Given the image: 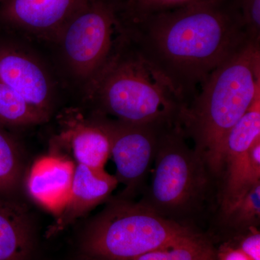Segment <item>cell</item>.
Returning a JSON list of instances; mask_svg holds the SVG:
<instances>
[{
	"label": "cell",
	"mask_w": 260,
	"mask_h": 260,
	"mask_svg": "<svg viewBox=\"0 0 260 260\" xmlns=\"http://www.w3.org/2000/svg\"><path fill=\"white\" fill-rule=\"evenodd\" d=\"M119 31L186 107L210 74L249 42L237 0L207 2L150 15Z\"/></svg>",
	"instance_id": "1"
},
{
	"label": "cell",
	"mask_w": 260,
	"mask_h": 260,
	"mask_svg": "<svg viewBox=\"0 0 260 260\" xmlns=\"http://www.w3.org/2000/svg\"><path fill=\"white\" fill-rule=\"evenodd\" d=\"M260 95V44L248 42L214 70L184 108L179 124L215 176L223 173L224 142Z\"/></svg>",
	"instance_id": "2"
},
{
	"label": "cell",
	"mask_w": 260,
	"mask_h": 260,
	"mask_svg": "<svg viewBox=\"0 0 260 260\" xmlns=\"http://www.w3.org/2000/svg\"><path fill=\"white\" fill-rule=\"evenodd\" d=\"M112 51L87 83L99 115L135 124L179 123L184 106L167 80L122 32Z\"/></svg>",
	"instance_id": "3"
},
{
	"label": "cell",
	"mask_w": 260,
	"mask_h": 260,
	"mask_svg": "<svg viewBox=\"0 0 260 260\" xmlns=\"http://www.w3.org/2000/svg\"><path fill=\"white\" fill-rule=\"evenodd\" d=\"M200 234L143 204L118 199L94 219L83 249L93 260H134Z\"/></svg>",
	"instance_id": "4"
},
{
	"label": "cell",
	"mask_w": 260,
	"mask_h": 260,
	"mask_svg": "<svg viewBox=\"0 0 260 260\" xmlns=\"http://www.w3.org/2000/svg\"><path fill=\"white\" fill-rule=\"evenodd\" d=\"M187 140L179 123L160 127L153 179L140 202L174 220L199 203L208 185L206 165Z\"/></svg>",
	"instance_id": "5"
},
{
	"label": "cell",
	"mask_w": 260,
	"mask_h": 260,
	"mask_svg": "<svg viewBox=\"0 0 260 260\" xmlns=\"http://www.w3.org/2000/svg\"><path fill=\"white\" fill-rule=\"evenodd\" d=\"M117 18L109 0H90L59 32L65 61L72 73L88 83L109 57Z\"/></svg>",
	"instance_id": "6"
},
{
	"label": "cell",
	"mask_w": 260,
	"mask_h": 260,
	"mask_svg": "<svg viewBox=\"0 0 260 260\" xmlns=\"http://www.w3.org/2000/svg\"><path fill=\"white\" fill-rule=\"evenodd\" d=\"M99 118L110 138V156L115 162L116 179L125 185L119 199L130 200L154 162L159 131L164 124H129L106 116Z\"/></svg>",
	"instance_id": "7"
},
{
	"label": "cell",
	"mask_w": 260,
	"mask_h": 260,
	"mask_svg": "<svg viewBox=\"0 0 260 260\" xmlns=\"http://www.w3.org/2000/svg\"><path fill=\"white\" fill-rule=\"evenodd\" d=\"M90 0H0V20L25 34L57 39Z\"/></svg>",
	"instance_id": "8"
},
{
	"label": "cell",
	"mask_w": 260,
	"mask_h": 260,
	"mask_svg": "<svg viewBox=\"0 0 260 260\" xmlns=\"http://www.w3.org/2000/svg\"><path fill=\"white\" fill-rule=\"evenodd\" d=\"M0 82L49 115L52 85L47 72L34 58L21 51L1 48Z\"/></svg>",
	"instance_id": "9"
},
{
	"label": "cell",
	"mask_w": 260,
	"mask_h": 260,
	"mask_svg": "<svg viewBox=\"0 0 260 260\" xmlns=\"http://www.w3.org/2000/svg\"><path fill=\"white\" fill-rule=\"evenodd\" d=\"M75 169L74 164L64 157H42L29 173V194L39 205L59 215L69 200Z\"/></svg>",
	"instance_id": "10"
},
{
	"label": "cell",
	"mask_w": 260,
	"mask_h": 260,
	"mask_svg": "<svg viewBox=\"0 0 260 260\" xmlns=\"http://www.w3.org/2000/svg\"><path fill=\"white\" fill-rule=\"evenodd\" d=\"M118 181L104 169L86 166L75 167L71 192L66 206L49 230L53 235L107 199L116 189Z\"/></svg>",
	"instance_id": "11"
},
{
	"label": "cell",
	"mask_w": 260,
	"mask_h": 260,
	"mask_svg": "<svg viewBox=\"0 0 260 260\" xmlns=\"http://www.w3.org/2000/svg\"><path fill=\"white\" fill-rule=\"evenodd\" d=\"M30 223L23 208L0 194V260H27L31 249Z\"/></svg>",
	"instance_id": "12"
},
{
	"label": "cell",
	"mask_w": 260,
	"mask_h": 260,
	"mask_svg": "<svg viewBox=\"0 0 260 260\" xmlns=\"http://www.w3.org/2000/svg\"><path fill=\"white\" fill-rule=\"evenodd\" d=\"M68 134L78 164L104 169L110 157L111 142L109 133L99 117L91 122L75 124Z\"/></svg>",
	"instance_id": "13"
},
{
	"label": "cell",
	"mask_w": 260,
	"mask_h": 260,
	"mask_svg": "<svg viewBox=\"0 0 260 260\" xmlns=\"http://www.w3.org/2000/svg\"><path fill=\"white\" fill-rule=\"evenodd\" d=\"M258 139H260V95L225 138L223 150L225 174L235 169Z\"/></svg>",
	"instance_id": "14"
},
{
	"label": "cell",
	"mask_w": 260,
	"mask_h": 260,
	"mask_svg": "<svg viewBox=\"0 0 260 260\" xmlns=\"http://www.w3.org/2000/svg\"><path fill=\"white\" fill-rule=\"evenodd\" d=\"M120 26L138 23L150 15L188 5L221 0H109Z\"/></svg>",
	"instance_id": "15"
},
{
	"label": "cell",
	"mask_w": 260,
	"mask_h": 260,
	"mask_svg": "<svg viewBox=\"0 0 260 260\" xmlns=\"http://www.w3.org/2000/svg\"><path fill=\"white\" fill-rule=\"evenodd\" d=\"M48 116L30 105L8 85L0 82L1 125H32L47 120Z\"/></svg>",
	"instance_id": "16"
},
{
	"label": "cell",
	"mask_w": 260,
	"mask_h": 260,
	"mask_svg": "<svg viewBox=\"0 0 260 260\" xmlns=\"http://www.w3.org/2000/svg\"><path fill=\"white\" fill-rule=\"evenodd\" d=\"M134 260H217L216 251L201 235L177 245L150 251Z\"/></svg>",
	"instance_id": "17"
},
{
	"label": "cell",
	"mask_w": 260,
	"mask_h": 260,
	"mask_svg": "<svg viewBox=\"0 0 260 260\" xmlns=\"http://www.w3.org/2000/svg\"><path fill=\"white\" fill-rule=\"evenodd\" d=\"M225 220L238 229L256 227L260 221V183L253 186L223 213Z\"/></svg>",
	"instance_id": "18"
},
{
	"label": "cell",
	"mask_w": 260,
	"mask_h": 260,
	"mask_svg": "<svg viewBox=\"0 0 260 260\" xmlns=\"http://www.w3.org/2000/svg\"><path fill=\"white\" fill-rule=\"evenodd\" d=\"M21 161L14 141L0 129V194L8 195L18 185Z\"/></svg>",
	"instance_id": "19"
},
{
	"label": "cell",
	"mask_w": 260,
	"mask_h": 260,
	"mask_svg": "<svg viewBox=\"0 0 260 260\" xmlns=\"http://www.w3.org/2000/svg\"><path fill=\"white\" fill-rule=\"evenodd\" d=\"M249 232L237 243L225 244L216 252L218 260H260V233L256 227L248 229Z\"/></svg>",
	"instance_id": "20"
},
{
	"label": "cell",
	"mask_w": 260,
	"mask_h": 260,
	"mask_svg": "<svg viewBox=\"0 0 260 260\" xmlns=\"http://www.w3.org/2000/svg\"><path fill=\"white\" fill-rule=\"evenodd\" d=\"M249 42L260 44V0H237Z\"/></svg>",
	"instance_id": "21"
},
{
	"label": "cell",
	"mask_w": 260,
	"mask_h": 260,
	"mask_svg": "<svg viewBox=\"0 0 260 260\" xmlns=\"http://www.w3.org/2000/svg\"><path fill=\"white\" fill-rule=\"evenodd\" d=\"M88 260H93V259H88Z\"/></svg>",
	"instance_id": "22"
}]
</instances>
